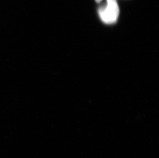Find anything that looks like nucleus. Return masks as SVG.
<instances>
[{"label": "nucleus", "mask_w": 159, "mask_h": 158, "mask_svg": "<svg viewBox=\"0 0 159 158\" xmlns=\"http://www.w3.org/2000/svg\"><path fill=\"white\" fill-rule=\"evenodd\" d=\"M106 6L98 9V15L102 21L106 24L116 22L119 15V7L116 0H107Z\"/></svg>", "instance_id": "1"}, {"label": "nucleus", "mask_w": 159, "mask_h": 158, "mask_svg": "<svg viewBox=\"0 0 159 158\" xmlns=\"http://www.w3.org/2000/svg\"><path fill=\"white\" fill-rule=\"evenodd\" d=\"M95 1H96L97 3H99L100 2L102 1V0H95Z\"/></svg>", "instance_id": "2"}]
</instances>
